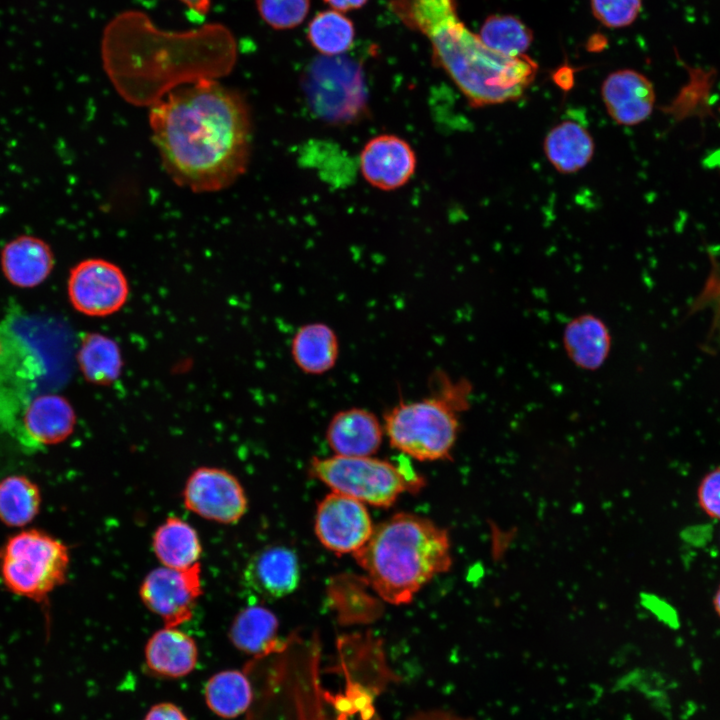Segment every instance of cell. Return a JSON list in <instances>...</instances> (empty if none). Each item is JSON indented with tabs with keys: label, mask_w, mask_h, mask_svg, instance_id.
<instances>
[{
	"label": "cell",
	"mask_w": 720,
	"mask_h": 720,
	"mask_svg": "<svg viewBox=\"0 0 720 720\" xmlns=\"http://www.w3.org/2000/svg\"><path fill=\"white\" fill-rule=\"evenodd\" d=\"M333 10L339 12L361 8L367 0H324Z\"/></svg>",
	"instance_id": "obj_35"
},
{
	"label": "cell",
	"mask_w": 720,
	"mask_h": 720,
	"mask_svg": "<svg viewBox=\"0 0 720 720\" xmlns=\"http://www.w3.org/2000/svg\"><path fill=\"white\" fill-rule=\"evenodd\" d=\"M182 2L188 9H190L192 12L198 14V15H205L211 4V0H179Z\"/></svg>",
	"instance_id": "obj_36"
},
{
	"label": "cell",
	"mask_w": 720,
	"mask_h": 720,
	"mask_svg": "<svg viewBox=\"0 0 720 720\" xmlns=\"http://www.w3.org/2000/svg\"><path fill=\"white\" fill-rule=\"evenodd\" d=\"M355 30L350 19L336 10L318 13L308 27V39L322 56H338L348 51Z\"/></svg>",
	"instance_id": "obj_28"
},
{
	"label": "cell",
	"mask_w": 720,
	"mask_h": 720,
	"mask_svg": "<svg viewBox=\"0 0 720 720\" xmlns=\"http://www.w3.org/2000/svg\"><path fill=\"white\" fill-rule=\"evenodd\" d=\"M290 354L302 373L320 376L335 367L340 354L339 338L335 330L324 322L307 323L293 334Z\"/></svg>",
	"instance_id": "obj_20"
},
{
	"label": "cell",
	"mask_w": 720,
	"mask_h": 720,
	"mask_svg": "<svg viewBox=\"0 0 720 720\" xmlns=\"http://www.w3.org/2000/svg\"><path fill=\"white\" fill-rule=\"evenodd\" d=\"M259 15L274 29H290L307 16L310 0H256Z\"/></svg>",
	"instance_id": "obj_30"
},
{
	"label": "cell",
	"mask_w": 720,
	"mask_h": 720,
	"mask_svg": "<svg viewBox=\"0 0 720 720\" xmlns=\"http://www.w3.org/2000/svg\"><path fill=\"white\" fill-rule=\"evenodd\" d=\"M77 362L84 378L95 385H109L121 374L122 354L109 336L89 333L81 341Z\"/></svg>",
	"instance_id": "obj_26"
},
{
	"label": "cell",
	"mask_w": 720,
	"mask_h": 720,
	"mask_svg": "<svg viewBox=\"0 0 720 720\" xmlns=\"http://www.w3.org/2000/svg\"><path fill=\"white\" fill-rule=\"evenodd\" d=\"M410 27L431 43L433 59L473 107L520 98L532 84L538 64L528 57H508L487 47L460 20L456 0H394Z\"/></svg>",
	"instance_id": "obj_3"
},
{
	"label": "cell",
	"mask_w": 720,
	"mask_h": 720,
	"mask_svg": "<svg viewBox=\"0 0 720 720\" xmlns=\"http://www.w3.org/2000/svg\"><path fill=\"white\" fill-rule=\"evenodd\" d=\"M430 392L416 400H399L383 414L389 444L418 461L451 457L461 430V416L470 406L472 386L444 372L431 377Z\"/></svg>",
	"instance_id": "obj_5"
},
{
	"label": "cell",
	"mask_w": 720,
	"mask_h": 720,
	"mask_svg": "<svg viewBox=\"0 0 720 720\" xmlns=\"http://www.w3.org/2000/svg\"><path fill=\"white\" fill-rule=\"evenodd\" d=\"M202 593L200 563L184 570L156 568L145 576L139 589L146 608L168 627L189 621Z\"/></svg>",
	"instance_id": "obj_10"
},
{
	"label": "cell",
	"mask_w": 720,
	"mask_h": 720,
	"mask_svg": "<svg viewBox=\"0 0 720 720\" xmlns=\"http://www.w3.org/2000/svg\"><path fill=\"white\" fill-rule=\"evenodd\" d=\"M300 567L296 553L285 546H267L256 552L243 571V583L256 598L275 600L294 592Z\"/></svg>",
	"instance_id": "obj_14"
},
{
	"label": "cell",
	"mask_w": 720,
	"mask_h": 720,
	"mask_svg": "<svg viewBox=\"0 0 720 720\" xmlns=\"http://www.w3.org/2000/svg\"><path fill=\"white\" fill-rule=\"evenodd\" d=\"M68 547L38 529L15 533L0 548V574L14 594L41 602L67 576Z\"/></svg>",
	"instance_id": "obj_7"
},
{
	"label": "cell",
	"mask_w": 720,
	"mask_h": 720,
	"mask_svg": "<svg viewBox=\"0 0 720 720\" xmlns=\"http://www.w3.org/2000/svg\"><path fill=\"white\" fill-rule=\"evenodd\" d=\"M562 341L568 358L587 371L597 370L605 363L612 345L607 325L590 313L571 319L564 328Z\"/></svg>",
	"instance_id": "obj_19"
},
{
	"label": "cell",
	"mask_w": 720,
	"mask_h": 720,
	"mask_svg": "<svg viewBox=\"0 0 720 720\" xmlns=\"http://www.w3.org/2000/svg\"><path fill=\"white\" fill-rule=\"evenodd\" d=\"M185 507L198 516L221 524H234L246 513L248 501L239 480L229 471L202 466L187 478Z\"/></svg>",
	"instance_id": "obj_11"
},
{
	"label": "cell",
	"mask_w": 720,
	"mask_h": 720,
	"mask_svg": "<svg viewBox=\"0 0 720 720\" xmlns=\"http://www.w3.org/2000/svg\"><path fill=\"white\" fill-rule=\"evenodd\" d=\"M416 166L414 149L394 134L371 138L360 152L361 175L368 184L382 191L396 190L407 184Z\"/></svg>",
	"instance_id": "obj_13"
},
{
	"label": "cell",
	"mask_w": 720,
	"mask_h": 720,
	"mask_svg": "<svg viewBox=\"0 0 720 720\" xmlns=\"http://www.w3.org/2000/svg\"><path fill=\"white\" fill-rule=\"evenodd\" d=\"M712 603H713L714 611L716 612V614H717L718 617L720 618V583H719V585H718V587H717V589H716V591H715V594H714V596H713Z\"/></svg>",
	"instance_id": "obj_37"
},
{
	"label": "cell",
	"mask_w": 720,
	"mask_h": 720,
	"mask_svg": "<svg viewBox=\"0 0 720 720\" xmlns=\"http://www.w3.org/2000/svg\"><path fill=\"white\" fill-rule=\"evenodd\" d=\"M198 656L195 640L178 627L164 626L157 630L144 649L148 670L158 677L169 679L190 674L197 665Z\"/></svg>",
	"instance_id": "obj_18"
},
{
	"label": "cell",
	"mask_w": 720,
	"mask_h": 720,
	"mask_svg": "<svg viewBox=\"0 0 720 720\" xmlns=\"http://www.w3.org/2000/svg\"><path fill=\"white\" fill-rule=\"evenodd\" d=\"M152 549L162 566L184 570L199 563L202 546L197 531L179 517H168L154 531Z\"/></svg>",
	"instance_id": "obj_24"
},
{
	"label": "cell",
	"mask_w": 720,
	"mask_h": 720,
	"mask_svg": "<svg viewBox=\"0 0 720 720\" xmlns=\"http://www.w3.org/2000/svg\"><path fill=\"white\" fill-rule=\"evenodd\" d=\"M479 36L487 47L508 57L524 55L533 40L532 31L510 15L487 17Z\"/></svg>",
	"instance_id": "obj_29"
},
{
	"label": "cell",
	"mask_w": 720,
	"mask_h": 720,
	"mask_svg": "<svg viewBox=\"0 0 720 720\" xmlns=\"http://www.w3.org/2000/svg\"><path fill=\"white\" fill-rule=\"evenodd\" d=\"M314 527L321 544L337 555L354 554L374 530L364 503L333 491L318 504Z\"/></svg>",
	"instance_id": "obj_12"
},
{
	"label": "cell",
	"mask_w": 720,
	"mask_h": 720,
	"mask_svg": "<svg viewBox=\"0 0 720 720\" xmlns=\"http://www.w3.org/2000/svg\"><path fill=\"white\" fill-rule=\"evenodd\" d=\"M40 489L24 475H11L0 481V521L10 527H23L38 514Z\"/></svg>",
	"instance_id": "obj_27"
},
{
	"label": "cell",
	"mask_w": 720,
	"mask_h": 720,
	"mask_svg": "<svg viewBox=\"0 0 720 720\" xmlns=\"http://www.w3.org/2000/svg\"><path fill=\"white\" fill-rule=\"evenodd\" d=\"M151 136L162 166L192 192L228 188L247 168L252 117L245 97L218 80L183 85L150 106Z\"/></svg>",
	"instance_id": "obj_1"
},
{
	"label": "cell",
	"mask_w": 720,
	"mask_h": 720,
	"mask_svg": "<svg viewBox=\"0 0 720 720\" xmlns=\"http://www.w3.org/2000/svg\"><path fill=\"white\" fill-rule=\"evenodd\" d=\"M353 556L376 593L394 605L412 601L452 563L447 530L411 513H397L378 524Z\"/></svg>",
	"instance_id": "obj_4"
},
{
	"label": "cell",
	"mask_w": 720,
	"mask_h": 720,
	"mask_svg": "<svg viewBox=\"0 0 720 720\" xmlns=\"http://www.w3.org/2000/svg\"><path fill=\"white\" fill-rule=\"evenodd\" d=\"M76 425V414L70 402L58 394H43L28 405L24 426L35 441L51 445L68 438Z\"/></svg>",
	"instance_id": "obj_22"
},
{
	"label": "cell",
	"mask_w": 720,
	"mask_h": 720,
	"mask_svg": "<svg viewBox=\"0 0 720 720\" xmlns=\"http://www.w3.org/2000/svg\"><path fill=\"white\" fill-rule=\"evenodd\" d=\"M543 148L546 158L558 172L572 174L591 161L595 144L585 126L574 120H564L549 130Z\"/></svg>",
	"instance_id": "obj_21"
},
{
	"label": "cell",
	"mask_w": 720,
	"mask_h": 720,
	"mask_svg": "<svg viewBox=\"0 0 720 720\" xmlns=\"http://www.w3.org/2000/svg\"><path fill=\"white\" fill-rule=\"evenodd\" d=\"M67 292L71 305L79 313L106 317L125 305L130 288L118 265L102 258H88L70 270Z\"/></svg>",
	"instance_id": "obj_9"
},
{
	"label": "cell",
	"mask_w": 720,
	"mask_h": 720,
	"mask_svg": "<svg viewBox=\"0 0 720 720\" xmlns=\"http://www.w3.org/2000/svg\"><path fill=\"white\" fill-rule=\"evenodd\" d=\"M697 502L707 516L720 520V467L708 472L700 481Z\"/></svg>",
	"instance_id": "obj_32"
},
{
	"label": "cell",
	"mask_w": 720,
	"mask_h": 720,
	"mask_svg": "<svg viewBox=\"0 0 720 720\" xmlns=\"http://www.w3.org/2000/svg\"><path fill=\"white\" fill-rule=\"evenodd\" d=\"M100 51L118 94L130 104L149 107L183 85L227 76L237 61L236 39L223 24L169 31L132 9L105 26Z\"/></svg>",
	"instance_id": "obj_2"
},
{
	"label": "cell",
	"mask_w": 720,
	"mask_h": 720,
	"mask_svg": "<svg viewBox=\"0 0 720 720\" xmlns=\"http://www.w3.org/2000/svg\"><path fill=\"white\" fill-rule=\"evenodd\" d=\"M407 720H471L452 712L443 710H430L418 712Z\"/></svg>",
	"instance_id": "obj_34"
},
{
	"label": "cell",
	"mask_w": 720,
	"mask_h": 720,
	"mask_svg": "<svg viewBox=\"0 0 720 720\" xmlns=\"http://www.w3.org/2000/svg\"><path fill=\"white\" fill-rule=\"evenodd\" d=\"M55 265L53 250L44 239L18 235L2 247L0 267L4 277L19 288H33L43 283Z\"/></svg>",
	"instance_id": "obj_17"
},
{
	"label": "cell",
	"mask_w": 720,
	"mask_h": 720,
	"mask_svg": "<svg viewBox=\"0 0 720 720\" xmlns=\"http://www.w3.org/2000/svg\"><path fill=\"white\" fill-rule=\"evenodd\" d=\"M308 472L333 492L385 508L393 505L400 494L418 493L425 485L424 478L402 454L397 462L373 456H314Z\"/></svg>",
	"instance_id": "obj_6"
},
{
	"label": "cell",
	"mask_w": 720,
	"mask_h": 720,
	"mask_svg": "<svg viewBox=\"0 0 720 720\" xmlns=\"http://www.w3.org/2000/svg\"><path fill=\"white\" fill-rule=\"evenodd\" d=\"M279 622L275 614L261 605L248 606L234 617L229 639L246 654L264 656L281 648L277 641Z\"/></svg>",
	"instance_id": "obj_23"
},
{
	"label": "cell",
	"mask_w": 720,
	"mask_h": 720,
	"mask_svg": "<svg viewBox=\"0 0 720 720\" xmlns=\"http://www.w3.org/2000/svg\"><path fill=\"white\" fill-rule=\"evenodd\" d=\"M204 698L208 708L218 717L233 719L248 710L253 701V689L246 672L222 670L206 682Z\"/></svg>",
	"instance_id": "obj_25"
},
{
	"label": "cell",
	"mask_w": 720,
	"mask_h": 720,
	"mask_svg": "<svg viewBox=\"0 0 720 720\" xmlns=\"http://www.w3.org/2000/svg\"><path fill=\"white\" fill-rule=\"evenodd\" d=\"M601 96L608 115L624 126L645 121L655 104V91L650 80L631 69L609 74L602 83Z\"/></svg>",
	"instance_id": "obj_16"
},
{
	"label": "cell",
	"mask_w": 720,
	"mask_h": 720,
	"mask_svg": "<svg viewBox=\"0 0 720 720\" xmlns=\"http://www.w3.org/2000/svg\"><path fill=\"white\" fill-rule=\"evenodd\" d=\"M143 720H189L177 705L171 702H160L153 705Z\"/></svg>",
	"instance_id": "obj_33"
},
{
	"label": "cell",
	"mask_w": 720,
	"mask_h": 720,
	"mask_svg": "<svg viewBox=\"0 0 720 720\" xmlns=\"http://www.w3.org/2000/svg\"><path fill=\"white\" fill-rule=\"evenodd\" d=\"M592 12L603 25L619 28L630 25L641 10V0H591Z\"/></svg>",
	"instance_id": "obj_31"
},
{
	"label": "cell",
	"mask_w": 720,
	"mask_h": 720,
	"mask_svg": "<svg viewBox=\"0 0 720 720\" xmlns=\"http://www.w3.org/2000/svg\"><path fill=\"white\" fill-rule=\"evenodd\" d=\"M385 436L382 420L371 410L349 407L337 411L329 420L325 440L334 455L373 456Z\"/></svg>",
	"instance_id": "obj_15"
},
{
	"label": "cell",
	"mask_w": 720,
	"mask_h": 720,
	"mask_svg": "<svg viewBox=\"0 0 720 720\" xmlns=\"http://www.w3.org/2000/svg\"><path fill=\"white\" fill-rule=\"evenodd\" d=\"M304 85L319 113L336 121L353 118L364 104L361 68L343 55L316 58L305 73Z\"/></svg>",
	"instance_id": "obj_8"
}]
</instances>
